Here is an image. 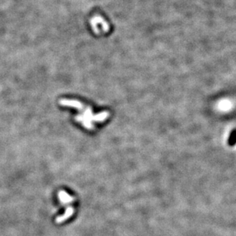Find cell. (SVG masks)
<instances>
[{
	"label": "cell",
	"mask_w": 236,
	"mask_h": 236,
	"mask_svg": "<svg viewBox=\"0 0 236 236\" xmlns=\"http://www.w3.org/2000/svg\"><path fill=\"white\" fill-rule=\"evenodd\" d=\"M60 104L64 106H69V107H74V108L77 109V110L82 111V114L77 116L76 118L77 121H80L81 122L83 123V125L86 126V123L90 122V120H91L92 118L95 119H104V115L105 114H101L100 116H95L92 115V110L89 107H85L80 102L77 101V100H61L60 101Z\"/></svg>",
	"instance_id": "obj_1"
}]
</instances>
